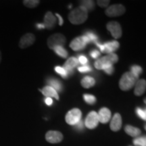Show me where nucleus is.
I'll return each mask as SVG.
<instances>
[{"mask_svg":"<svg viewBox=\"0 0 146 146\" xmlns=\"http://www.w3.org/2000/svg\"><path fill=\"white\" fill-rule=\"evenodd\" d=\"M104 71H105V72L106 73V74H109V75H111V74H112L113 72H114V67H113V66H111L108 68L106 69V70H104Z\"/></svg>","mask_w":146,"mask_h":146,"instance_id":"nucleus-35","label":"nucleus"},{"mask_svg":"<svg viewBox=\"0 0 146 146\" xmlns=\"http://www.w3.org/2000/svg\"><path fill=\"white\" fill-rule=\"evenodd\" d=\"M85 35L87 36V37H88L89 41H90V43H91V42H94V43L98 42V36H97L95 33H94L87 32V33Z\"/></svg>","mask_w":146,"mask_h":146,"instance_id":"nucleus-29","label":"nucleus"},{"mask_svg":"<svg viewBox=\"0 0 146 146\" xmlns=\"http://www.w3.org/2000/svg\"><path fill=\"white\" fill-rule=\"evenodd\" d=\"M146 81L143 79L138 80L135 83L134 94L136 96H141L145 91Z\"/></svg>","mask_w":146,"mask_h":146,"instance_id":"nucleus-17","label":"nucleus"},{"mask_svg":"<svg viewBox=\"0 0 146 146\" xmlns=\"http://www.w3.org/2000/svg\"><path fill=\"white\" fill-rule=\"evenodd\" d=\"M83 99L88 104L94 105L96 102V98L91 94H84Z\"/></svg>","mask_w":146,"mask_h":146,"instance_id":"nucleus-26","label":"nucleus"},{"mask_svg":"<svg viewBox=\"0 0 146 146\" xmlns=\"http://www.w3.org/2000/svg\"><path fill=\"white\" fill-rule=\"evenodd\" d=\"M1 52H0V62H1Z\"/></svg>","mask_w":146,"mask_h":146,"instance_id":"nucleus-40","label":"nucleus"},{"mask_svg":"<svg viewBox=\"0 0 146 146\" xmlns=\"http://www.w3.org/2000/svg\"><path fill=\"white\" fill-rule=\"evenodd\" d=\"M66 39L65 36L61 33H56L51 35L47 39V45L51 50H54L56 47H63L66 44Z\"/></svg>","mask_w":146,"mask_h":146,"instance_id":"nucleus-4","label":"nucleus"},{"mask_svg":"<svg viewBox=\"0 0 146 146\" xmlns=\"http://www.w3.org/2000/svg\"><path fill=\"white\" fill-rule=\"evenodd\" d=\"M87 43L84 41L83 37L78 36L74 39L70 43V47L74 51H80L83 50L86 47Z\"/></svg>","mask_w":146,"mask_h":146,"instance_id":"nucleus-12","label":"nucleus"},{"mask_svg":"<svg viewBox=\"0 0 146 146\" xmlns=\"http://www.w3.org/2000/svg\"><path fill=\"white\" fill-rule=\"evenodd\" d=\"M118 60V57L116 54L111 53L107 56L98 59L95 62V67L98 70H106V69L112 66L113 64L116 63Z\"/></svg>","mask_w":146,"mask_h":146,"instance_id":"nucleus-2","label":"nucleus"},{"mask_svg":"<svg viewBox=\"0 0 146 146\" xmlns=\"http://www.w3.org/2000/svg\"><path fill=\"white\" fill-rule=\"evenodd\" d=\"M98 114L99 122L103 124L108 123L111 118V112L107 108H102Z\"/></svg>","mask_w":146,"mask_h":146,"instance_id":"nucleus-14","label":"nucleus"},{"mask_svg":"<svg viewBox=\"0 0 146 146\" xmlns=\"http://www.w3.org/2000/svg\"><path fill=\"white\" fill-rule=\"evenodd\" d=\"M142 72H143V69H142L141 67L139 66H133L131 68V72L135 76H136V77L137 78H139V76L140 74H141Z\"/></svg>","mask_w":146,"mask_h":146,"instance_id":"nucleus-25","label":"nucleus"},{"mask_svg":"<svg viewBox=\"0 0 146 146\" xmlns=\"http://www.w3.org/2000/svg\"><path fill=\"white\" fill-rule=\"evenodd\" d=\"M106 27L108 30L111 33L113 37L115 38V39H119L122 36L123 31H122L121 27H120V24L117 22H110L107 24Z\"/></svg>","mask_w":146,"mask_h":146,"instance_id":"nucleus-7","label":"nucleus"},{"mask_svg":"<svg viewBox=\"0 0 146 146\" xmlns=\"http://www.w3.org/2000/svg\"><path fill=\"white\" fill-rule=\"evenodd\" d=\"M45 102L47 106H51L53 104V100L51 98H47L45 100Z\"/></svg>","mask_w":146,"mask_h":146,"instance_id":"nucleus-37","label":"nucleus"},{"mask_svg":"<svg viewBox=\"0 0 146 146\" xmlns=\"http://www.w3.org/2000/svg\"><path fill=\"white\" fill-rule=\"evenodd\" d=\"M56 52V54H58V56H60V57L63 58H66L68 57V52L62 46H58L56 47L53 50Z\"/></svg>","mask_w":146,"mask_h":146,"instance_id":"nucleus-22","label":"nucleus"},{"mask_svg":"<svg viewBox=\"0 0 146 146\" xmlns=\"http://www.w3.org/2000/svg\"><path fill=\"white\" fill-rule=\"evenodd\" d=\"M110 129L113 131H118L122 127V117L120 114L116 113L113 116L110 123Z\"/></svg>","mask_w":146,"mask_h":146,"instance_id":"nucleus-15","label":"nucleus"},{"mask_svg":"<svg viewBox=\"0 0 146 146\" xmlns=\"http://www.w3.org/2000/svg\"><path fill=\"white\" fill-rule=\"evenodd\" d=\"M78 62H79L81 63V64H83V66L87 64V62H88V60H87V58L84 56H79V58H78Z\"/></svg>","mask_w":146,"mask_h":146,"instance_id":"nucleus-33","label":"nucleus"},{"mask_svg":"<svg viewBox=\"0 0 146 146\" xmlns=\"http://www.w3.org/2000/svg\"><path fill=\"white\" fill-rule=\"evenodd\" d=\"M55 70H56V72L58 73V74H60V75L62 76L64 78H67L68 77L66 72V70L62 68V67H60V66L55 67Z\"/></svg>","mask_w":146,"mask_h":146,"instance_id":"nucleus-27","label":"nucleus"},{"mask_svg":"<svg viewBox=\"0 0 146 146\" xmlns=\"http://www.w3.org/2000/svg\"><path fill=\"white\" fill-rule=\"evenodd\" d=\"M146 139L145 137H139L137 138L133 141L134 142V144L135 145H139V146H146Z\"/></svg>","mask_w":146,"mask_h":146,"instance_id":"nucleus-28","label":"nucleus"},{"mask_svg":"<svg viewBox=\"0 0 146 146\" xmlns=\"http://www.w3.org/2000/svg\"><path fill=\"white\" fill-rule=\"evenodd\" d=\"M110 2V1H109V0H98L97 1V3L101 8H106Z\"/></svg>","mask_w":146,"mask_h":146,"instance_id":"nucleus-31","label":"nucleus"},{"mask_svg":"<svg viewBox=\"0 0 146 146\" xmlns=\"http://www.w3.org/2000/svg\"><path fill=\"white\" fill-rule=\"evenodd\" d=\"M45 139L49 143H58L62 141L63 135L59 131H50L45 135Z\"/></svg>","mask_w":146,"mask_h":146,"instance_id":"nucleus-10","label":"nucleus"},{"mask_svg":"<svg viewBox=\"0 0 146 146\" xmlns=\"http://www.w3.org/2000/svg\"><path fill=\"white\" fill-rule=\"evenodd\" d=\"M104 45V51L103 53H106V54H111L114 51L117 50L119 48L120 44L118 41H109L105 43Z\"/></svg>","mask_w":146,"mask_h":146,"instance_id":"nucleus-16","label":"nucleus"},{"mask_svg":"<svg viewBox=\"0 0 146 146\" xmlns=\"http://www.w3.org/2000/svg\"><path fill=\"white\" fill-rule=\"evenodd\" d=\"M78 64V60L77 58L74 57H71L67 60V61L66 62L64 65V67H62V68L66 70L68 76H69L73 74V72H74L73 69L77 66Z\"/></svg>","mask_w":146,"mask_h":146,"instance_id":"nucleus-11","label":"nucleus"},{"mask_svg":"<svg viewBox=\"0 0 146 146\" xmlns=\"http://www.w3.org/2000/svg\"><path fill=\"white\" fill-rule=\"evenodd\" d=\"M47 83L50 85V87H52L53 89L55 90H57L58 91H61L62 89V85L61 82L58 81L57 79L55 78H50V80L47 81Z\"/></svg>","mask_w":146,"mask_h":146,"instance_id":"nucleus-21","label":"nucleus"},{"mask_svg":"<svg viewBox=\"0 0 146 146\" xmlns=\"http://www.w3.org/2000/svg\"><path fill=\"white\" fill-rule=\"evenodd\" d=\"M75 125H76V127L78 129H82L83 128V121L80 120V121L78 122V123H76Z\"/></svg>","mask_w":146,"mask_h":146,"instance_id":"nucleus-38","label":"nucleus"},{"mask_svg":"<svg viewBox=\"0 0 146 146\" xmlns=\"http://www.w3.org/2000/svg\"><path fill=\"white\" fill-rule=\"evenodd\" d=\"M99 123V118L98 113L92 111L87 115L85 119V126L89 129H94L96 128Z\"/></svg>","mask_w":146,"mask_h":146,"instance_id":"nucleus-8","label":"nucleus"},{"mask_svg":"<svg viewBox=\"0 0 146 146\" xmlns=\"http://www.w3.org/2000/svg\"><path fill=\"white\" fill-rule=\"evenodd\" d=\"M88 18V11L83 6L73 9L68 14V19L73 25H81L87 21Z\"/></svg>","mask_w":146,"mask_h":146,"instance_id":"nucleus-1","label":"nucleus"},{"mask_svg":"<svg viewBox=\"0 0 146 146\" xmlns=\"http://www.w3.org/2000/svg\"><path fill=\"white\" fill-rule=\"evenodd\" d=\"M41 92L47 98H54L57 100H59V96H58L57 91L55 90L54 89H53L52 87L46 86L43 87V89L41 90Z\"/></svg>","mask_w":146,"mask_h":146,"instance_id":"nucleus-18","label":"nucleus"},{"mask_svg":"<svg viewBox=\"0 0 146 146\" xmlns=\"http://www.w3.org/2000/svg\"><path fill=\"white\" fill-rule=\"evenodd\" d=\"M36 27H37V29H45L44 25H43V24H37V25H36Z\"/></svg>","mask_w":146,"mask_h":146,"instance_id":"nucleus-39","label":"nucleus"},{"mask_svg":"<svg viewBox=\"0 0 146 146\" xmlns=\"http://www.w3.org/2000/svg\"><path fill=\"white\" fill-rule=\"evenodd\" d=\"M81 83L82 87H84V88L89 89L94 86L95 84H96V80H95L93 77H91V76H85V77L81 80Z\"/></svg>","mask_w":146,"mask_h":146,"instance_id":"nucleus-19","label":"nucleus"},{"mask_svg":"<svg viewBox=\"0 0 146 146\" xmlns=\"http://www.w3.org/2000/svg\"><path fill=\"white\" fill-rule=\"evenodd\" d=\"M57 23L55 16L51 12H47L44 16V27L47 29H52L54 28Z\"/></svg>","mask_w":146,"mask_h":146,"instance_id":"nucleus-13","label":"nucleus"},{"mask_svg":"<svg viewBox=\"0 0 146 146\" xmlns=\"http://www.w3.org/2000/svg\"><path fill=\"white\" fill-rule=\"evenodd\" d=\"M81 5L85 8L87 11H91L94 10L95 8V3L93 1H89V0H87V1H81Z\"/></svg>","mask_w":146,"mask_h":146,"instance_id":"nucleus-23","label":"nucleus"},{"mask_svg":"<svg viewBox=\"0 0 146 146\" xmlns=\"http://www.w3.org/2000/svg\"><path fill=\"white\" fill-rule=\"evenodd\" d=\"M35 41V36L32 33H27L22 36L18 45L21 48L25 49L32 45Z\"/></svg>","mask_w":146,"mask_h":146,"instance_id":"nucleus-9","label":"nucleus"},{"mask_svg":"<svg viewBox=\"0 0 146 146\" xmlns=\"http://www.w3.org/2000/svg\"><path fill=\"white\" fill-rule=\"evenodd\" d=\"M126 9L122 4H114L110 6L106 10V15L109 17H117L123 15Z\"/></svg>","mask_w":146,"mask_h":146,"instance_id":"nucleus-6","label":"nucleus"},{"mask_svg":"<svg viewBox=\"0 0 146 146\" xmlns=\"http://www.w3.org/2000/svg\"><path fill=\"white\" fill-rule=\"evenodd\" d=\"M138 78L135 76L131 72H125L122 76L119 82V87L121 90L127 91L130 90L135 85Z\"/></svg>","mask_w":146,"mask_h":146,"instance_id":"nucleus-3","label":"nucleus"},{"mask_svg":"<svg viewBox=\"0 0 146 146\" xmlns=\"http://www.w3.org/2000/svg\"><path fill=\"white\" fill-rule=\"evenodd\" d=\"M90 55L93 58L96 59V58H98L100 56V52L98 50H93L92 52L90 53Z\"/></svg>","mask_w":146,"mask_h":146,"instance_id":"nucleus-34","label":"nucleus"},{"mask_svg":"<svg viewBox=\"0 0 146 146\" xmlns=\"http://www.w3.org/2000/svg\"><path fill=\"white\" fill-rule=\"evenodd\" d=\"M78 70L81 72H87L91 70V68L89 66H83L78 67Z\"/></svg>","mask_w":146,"mask_h":146,"instance_id":"nucleus-32","label":"nucleus"},{"mask_svg":"<svg viewBox=\"0 0 146 146\" xmlns=\"http://www.w3.org/2000/svg\"><path fill=\"white\" fill-rule=\"evenodd\" d=\"M125 131L127 134L131 137H137L141 134V130L138 128L134 127L131 125H127L125 128Z\"/></svg>","mask_w":146,"mask_h":146,"instance_id":"nucleus-20","label":"nucleus"},{"mask_svg":"<svg viewBox=\"0 0 146 146\" xmlns=\"http://www.w3.org/2000/svg\"><path fill=\"white\" fill-rule=\"evenodd\" d=\"M82 112L79 109L73 108L66 115V122L70 125H75L81 120Z\"/></svg>","mask_w":146,"mask_h":146,"instance_id":"nucleus-5","label":"nucleus"},{"mask_svg":"<svg viewBox=\"0 0 146 146\" xmlns=\"http://www.w3.org/2000/svg\"><path fill=\"white\" fill-rule=\"evenodd\" d=\"M136 112L138 116H139V117H141L142 119L143 120L146 119L145 110H141V108H137L136 109Z\"/></svg>","mask_w":146,"mask_h":146,"instance_id":"nucleus-30","label":"nucleus"},{"mask_svg":"<svg viewBox=\"0 0 146 146\" xmlns=\"http://www.w3.org/2000/svg\"><path fill=\"white\" fill-rule=\"evenodd\" d=\"M56 16L58 18V21H59V25L60 26H62L63 23H64V21H63V18L59 14H56Z\"/></svg>","mask_w":146,"mask_h":146,"instance_id":"nucleus-36","label":"nucleus"},{"mask_svg":"<svg viewBox=\"0 0 146 146\" xmlns=\"http://www.w3.org/2000/svg\"><path fill=\"white\" fill-rule=\"evenodd\" d=\"M39 0H25L23 1L24 5L29 8H34L39 4Z\"/></svg>","mask_w":146,"mask_h":146,"instance_id":"nucleus-24","label":"nucleus"}]
</instances>
